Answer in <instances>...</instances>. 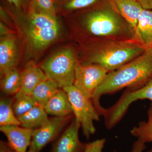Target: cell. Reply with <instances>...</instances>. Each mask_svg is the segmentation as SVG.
Wrapping results in <instances>:
<instances>
[{"label":"cell","instance_id":"cb8c5ba5","mask_svg":"<svg viewBox=\"0 0 152 152\" xmlns=\"http://www.w3.org/2000/svg\"><path fill=\"white\" fill-rule=\"evenodd\" d=\"M29 9L57 18L54 0H31Z\"/></svg>","mask_w":152,"mask_h":152},{"label":"cell","instance_id":"d4e9b609","mask_svg":"<svg viewBox=\"0 0 152 152\" xmlns=\"http://www.w3.org/2000/svg\"><path fill=\"white\" fill-rule=\"evenodd\" d=\"M101 0H67L64 5V8L69 11L75 10L88 7Z\"/></svg>","mask_w":152,"mask_h":152},{"label":"cell","instance_id":"44dd1931","mask_svg":"<svg viewBox=\"0 0 152 152\" xmlns=\"http://www.w3.org/2000/svg\"><path fill=\"white\" fill-rule=\"evenodd\" d=\"M148 117L147 121L140 122L130 132L132 135L145 143H152V102L148 111ZM148 152H152V147Z\"/></svg>","mask_w":152,"mask_h":152},{"label":"cell","instance_id":"7c38bea8","mask_svg":"<svg viewBox=\"0 0 152 152\" xmlns=\"http://www.w3.org/2000/svg\"><path fill=\"white\" fill-rule=\"evenodd\" d=\"M59 32L60 27L37 28L28 26L26 34L31 47L36 50H40L56 40Z\"/></svg>","mask_w":152,"mask_h":152},{"label":"cell","instance_id":"ac0fdd59","mask_svg":"<svg viewBox=\"0 0 152 152\" xmlns=\"http://www.w3.org/2000/svg\"><path fill=\"white\" fill-rule=\"evenodd\" d=\"M44 107L37 105L18 118L20 126L27 129L40 127L49 118Z\"/></svg>","mask_w":152,"mask_h":152},{"label":"cell","instance_id":"f1b7e54d","mask_svg":"<svg viewBox=\"0 0 152 152\" xmlns=\"http://www.w3.org/2000/svg\"><path fill=\"white\" fill-rule=\"evenodd\" d=\"M138 1L143 9L152 11V0H138Z\"/></svg>","mask_w":152,"mask_h":152},{"label":"cell","instance_id":"d6986e66","mask_svg":"<svg viewBox=\"0 0 152 152\" xmlns=\"http://www.w3.org/2000/svg\"><path fill=\"white\" fill-rule=\"evenodd\" d=\"M1 89L6 96L15 95L20 88L21 72L14 68L1 78Z\"/></svg>","mask_w":152,"mask_h":152},{"label":"cell","instance_id":"ba28073f","mask_svg":"<svg viewBox=\"0 0 152 152\" xmlns=\"http://www.w3.org/2000/svg\"><path fill=\"white\" fill-rule=\"evenodd\" d=\"M72 117V116L49 118L40 127L35 129L28 151L40 152L48 144L57 138Z\"/></svg>","mask_w":152,"mask_h":152},{"label":"cell","instance_id":"4316f807","mask_svg":"<svg viewBox=\"0 0 152 152\" xmlns=\"http://www.w3.org/2000/svg\"><path fill=\"white\" fill-rule=\"evenodd\" d=\"M146 148L145 143L137 139L133 144L131 152H142Z\"/></svg>","mask_w":152,"mask_h":152},{"label":"cell","instance_id":"8fae6325","mask_svg":"<svg viewBox=\"0 0 152 152\" xmlns=\"http://www.w3.org/2000/svg\"><path fill=\"white\" fill-rule=\"evenodd\" d=\"M19 126L8 125L0 127V131L8 140V143L15 152H26L29 147L35 129Z\"/></svg>","mask_w":152,"mask_h":152},{"label":"cell","instance_id":"4dcf8cb0","mask_svg":"<svg viewBox=\"0 0 152 152\" xmlns=\"http://www.w3.org/2000/svg\"><path fill=\"white\" fill-rule=\"evenodd\" d=\"M28 152H29V151H28Z\"/></svg>","mask_w":152,"mask_h":152},{"label":"cell","instance_id":"83f0119b","mask_svg":"<svg viewBox=\"0 0 152 152\" xmlns=\"http://www.w3.org/2000/svg\"><path fill=\"white\" fill-rule=\"evenodd\" d=\"M0 152H15L8 142L1 140L0 142Z\"/></svg>","mask_w":152,"mask_h":152},{"label":"cell","instance_id":"52a82bcc","mask_svg":"<svg viewBox=\"0 0 152 152\" xmlns=\"http://www.w3.org/2000/svg\"><path fill=\"white\" fill-rule=\"evenodd\" d=\"M108 72L94 64L77 63L74 85L85 96L92 100L96 90L104 80Z\"/></svg>","mask_w":152,"mask_h":152},{"label":"cell","instance_id":"7a4b0ae2","mask_svg":"<svg viewBox=\"0 0 152 152\" xmlns=\"http://www.w3.org/2000/svg\"><path fill=\"white\" fill-rule=\"evenodd\" d=\"M147 49L134 40L109 41L96 49L84 64L98 65L108 73L134 59Z\"/></svg>","mask_w":152,"mask_h":152},{"label":"cell","instance_id":"9a60e30c","mask_svg":"<svg viewBox=\"0 0 152 152\" xmlns=\"http://www.w3.org/2000/svg\"><path fill=\"white\" fill-rule=\"evenodd\" d=\"M120 15L128 23L132 31H135L140 14L143 10L138 0H112Z\"/></svg>","mask_w":152,"mask_h":152},{"label":"cell","instance_id":"6da1fadb","mask_svg":"<svg viewBox=\"0 0 152 152\" xmlns=\"http://www.w3.org/2000/svg\"><path fill=\"white\" fill-rule=\"evenodd\" d=\"M152 76V47L129 62L108 73L93 96V104L103 115L106 109L100 103L102 96L114 94L124 88L135 89L140 88Z\"/></svg>","mask_w":152,"mask_h":152},{"label":"cell","instance_id":"3957f363","mask_svg":"<svg viewBox=\"0 0 152 152\" xmlns=\"http://www.w3.org/2000/svg\"><path fill=\"white\" fill-rule=\"evenodd\" d=\"M115 7L105 5L90 11L84 19L85 26L92 34L99 37L120 35L125 31L124 22Z\"/></svg>","mask_w":152,"mask_h":152},{"label":"cell","instance_id":"7402d4cb","mask_svg":"<svg viewBox=\"0 0 152 152\" xmlns=\"http://www.w3.org/2000/svg\"><path fill=\"white\" fill-rule=\"evenodd\" d=\"M12 98H2L0 101V126L15 125L20 126V123L15 115L12 108Z\"/></svg>","mask_w":152,"mask_h":152},{"label":"cell","instance_id":"2e32d148","mask_svg":"<svg viewBox=\"0 0 152 152\" xmlns=\"http://www.w3.org/2000/svg\"><path fill=\"white\" fill-rule=\"evenodd\" d=\"M134 41L146 49L152 47V11L143 9L139 16Z\"/></svg>","mask_w":152,"mask_h":152},{"label":"cell","instance_id":"30bf717a","mask_svg":"<svg viewBox=\"0 0 152 152\" xmlns=\"http://www.w3.org/2000/svg\"><path fill=\"white\" fill-rule=\"evenodd\" d=\"M18 45L15 36L10 34L1 37L0 74L1 78L15 68L18 60Z\"/></svg>","mask_w":152,"mask_h":152},{"label":"cell","instance_id":"277c9868","mask_svg":"<svg viewBox=\"0 0 152 152\" xmlns=\"http://www.w3.org/2000/svg\"><path fill=\"white\" fill-rule=\"evenodd\" d=\"M77 63L73 51L66 49L42 63L40 67L48 78L53 80L63 88L74 85Z\"/></svg>","mask_w":152,"mask_h":152},{"label":"cell","instance_id":"5b68a950","mask_svg":"<svg viewBox=\"0 0 152 152\" xmlns=\"http://www.w3.org/2000/svg\"><path fill=\"white\" fill-rule=\"evenodd\" d=\"M70 102L75 118L81 125L83 134L87 139L96 132L94 121L101 115L92 101L85 96L74 85L63 88Z\"/></svg>","mask_w":152,"mask_h":152},{"label":"cell","instance_id":"f546056e","mask_svg":"<svg viewBox=\"0 0 152 152\" xmlns=\"http://www.w3.org/2000/svg\"><path fill=\"white\" fill-rule=\"evenodd\" d=\"M1 37L3 36L8 35L10 34L9 33L8 29L5 26H4L2 23H1Z\"/></svg>","mask_w":152,"mask_h":152},{"label":"cell","instance_id":"484cf974","mask_svg":"<svg viewBox=\"0 0 152 152\" xmlns=\"http://www.w3.org/2000/svg\"><path fill=\"white\" fill-rule=\"evenodd\" d=\"M8 2L13 6L17 10L24 9L29 5V6L31 0H7Z\"/></svg>","mask_w":152,"mask_h":152},{"label":"cell","instance_id":"ffe728a7","mask_svg":"<svg viewBox=\"0 0 152 152\" xmlns=\"http://www.w3.org/2000/svg\"><path fill=\"white\" fill-rule=\"evenodd\" d=\"M28 19L29 26L34 28H48L60 27L57 18L30 9Z\"/></svg>","mask_w":152,"mask_h":152},{"label":"cell","instance_id":"5bb4252c","mask_svg":"<svg viewBox=\"0 0 152 152\" xmlns=\"http://www.w3.org/2000/svg\"><path fill=\"white\" fill-rule=\"evenodd\" d=\"M47 78L40 67L34 62H30L21 72L20 88L18 93L31 96L36 86Z\"/></svg>","mask_w":152,"mask_h":152},{"label":"cell","instance_id":"e0dca14e","mask_svg":"<svg viewBox=\"0 0 152 152\" xmlns=\"http://www.w3.org/2000/svg\"><path fill=\"white\" fill-rule=\"evenodd\" d=\"M59 88L56 82L47 78L36 86L31 96L37 105L44 107Z\"/></svg>","mask_w":152,"mask_h":152},{"label":"cell","instance_id":"603a6c76","mask_svg":"<svg viewBox=\"0 0 152 152\" xmlns=\"http://www.w3.org/2000/svg\"><path fill=\"white\" fill-rule=\"evenodd\" d=\"M12 99V108L17 118L37 105L30 95L17 93Z\"/></svg>","mask_w":152,"mask_h":152},{"label":"cell","instance_id":"4fadbf2b","mask_svg":"<svg viewBox=\"0 0 152 152\" xmlns=\"http://www.w3.org/2000/svg\"><path fill=\"white\" fill-rule=\"evenodd\" d=\"M48 115L53 117L72 116V109L69 99L65 90L59 88L44 106Z\"/></svg>","mask_w":152,"mask_h":152},{"label":"cell","instance_id":"9c48e42d","mask_svg":"<svg viewBox=\"0 0 152 152\" xmlns=\"http://www.w3.org/2000/svg\"><path fill=\"white\" fill-rule=\"evenodd\" d=\"M81 125L75 118L59 137L52 147L51 152H85L87 143L80 141L79 131Z\"/></svg>","mask_w":152,"mask_h":152},{"label":"cell","instance_id":"8992f818","mask_svg":"<svg viewBox=\"0 0 152 152\" xmlns=\"http://www.w3.org/2000/svg\"><path fill=\"white\" fill-rule=\"evenodd\" d=\"M152 102V76L142 86L135 89H127L113 105L107 109L106 116L109 122L117 124L127 112L130 106L139 100Z\"/></svg>","mask_w":152,"mask_h":152}]
</instances>
